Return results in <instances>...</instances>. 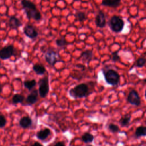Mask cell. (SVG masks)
I'll return each instance as SVG.
<instances>
[{
  "label": "cell",
  "instance_id": "1",
  "mask_svg": "<svg viewBox=\"0 0 146 146\" xmlns=\"http://www.w3.org/2000/svg\"><path fill=\"white\" fill-rule=\"evenodd\" d=\"M21 5L29 19H33L35 21L41 19L40 12L37 9L36 5L33 2L29 0H21Z\"/></svg>",
  "mask_w": 146,
  "mask_h": 146
},
{
  "label": "cell",
  "instance_id": "2",
  "mask_svg": "<svg viewBox=\"0 0 146 146\" xmlns=\"http://www.w3.org/2000/svg\"><path fill=\"white\" fill-rule=\"evenodd\" d=\"M88 87L86 83H80L68 91L69 95L74 99L82 98L86 97L88 94Z\"/></svg>",
  "mask_w": 146,
  "mask_h": 146
},
{
  "label": "cell",
  "instance_id": "3",
  "mask_svg": "<svg viewBox=\"0 0 146 146\" xmlns=\"http://www.w3.org/2000/svg\"><path fill=\"white\" fill-rule=\"evenodd\" d=\"M124 22L123 19L119 16L113 15L108 22V25L111 30L115 33L121 32L124 26Z\"/></svg>",
  "mask_w": 146,
  "mask_h": 146
},
{
  "label": "cell",
  "instance_id": "4",
  "mask_svg": "<svg viewBox=\"0 0 146 146\" xmlns=\"http://www.w3.org/2000/svg\"><path fill=\"white\" fill-rule=\"evenodd\" d=\"M105 80L107 84L112 86H117L120 82V75L117 71L113 69H108L103 71Z\"/></svg>",
  "mask_w": 146,
  "mask_h": 146
},
{
  "label": "cell",
  "instance_id": "5",
  "mask_svg": "<svg viewBox=\"0 0 146 146\" xmlns=\"http://www.w3.org/2000/svg\"><path fill=\"white\" fill-rule=\"evenodd\" d=\"M39 84V94L41 98H45L49 92V83L48 78L47 76H45L40 79L38 82Z\"/></svg>",
  "mask_w": 146,
  "mask_h": 146
},
{
  "label": "cell",
  "instance_id": "6",
  "mask_svg": "<svg viewBox=\"0 0 146 146\" xmlns=\"http://www.w3.org/2000/svg\"><path fill=\"white\" fill-rule=\"evenodd\" d=\"M15 54V48L13 45H9L0 50V59L5 60L9 59Z\"/></svg>",
  "mask_w": 146,
  "mask_h": 146
},
{
  "label": "cell",
  "instance_id": "7",
  "mask_svg": "<svg viewBox=\"0 0 146 146\" xmlns=\"http://www.w3.org/2000/svg\"><path fill=\"white\" fill-rule=\"evenodd\" d=\"M127 101L131 104L135 106H139L141 104L140 97L138 92L135 90H132L129 92L127 96Z\"/></svg>",
  "mask_w": 146,
  "mask_h": 146
},
{
  "label": "cell",
  "instance_id": "8",
  "mask_svg": "<svg viewBox=\"0 0 146 146\" xmlns=\"http://www.w3.org/2000/svg\"><path fill=\"white\" fill-rule=\"evenodd\" d=\"M23 33L26 36L30 39H34L38 37V32L36 29L31 25L27 24L23 27Z\"/></svg>",
  "mask_w": 146,
  "mask_h": 146
},
{
  "label": "cell",
  "instance_id": "9",
  "mask_svg": "<svg viewBox=\"0 0 146 146\" xmlns=\"http://www.w3.org/2000/svg\"><path fill=\"white\" fill-rule=\"evenodd\" d=\"M44 58L47 63L52 66H54L58 62L57 54L53 50L47 51L45 54Z\"/></svg>",
  "mask_w": 146,
  "mask_h": 146
},
{
  "label": "cell",
  "instance_id": "10",
  "mask_svg": "<svg viewBox=\"0 0 146 146\" xmlns=\"http://www.w3.org/2000/svg\"><path fill=\"white\" fill-rule=\"evenodd\" d=\"M95 24L97 27L100 28H103L106 26V16L102 10H99L95 17Z\"/></svg>",
  "mask_w": 146,
  "mask_h": 146
},
{
  "label": "cell",
  "instance_id": "11",
  "mask_svg": "<svg viewBox=\"0 0 146 146\" xmlns=\"http://www.w3.org/2000/svg\"><path fill=\"white\" fill-rule=\"evenodd\" d=\"M38 91L36 90H33L26 99V104L29 106L35 104L38 100Z\"/></svg>",
  "mask_w": 146,
  "mask_h": 146
},
{
  "label": "cell",
  "instance_id": "12",
  "mask_svg": "<svg viewBox=\"0 0 146 146\" xmlns=\"http://www.w3.org/2000/svg\"><path fill=\"white\" fill-rule=\"evenodd\" d=\"M9 25L11 29H17L22 25L21 21L15 16H11L9 21Z\"/></svg>",
  "mask_w": 146,
  "mask_h": 146
},
{
  "label": "cell",
  "instance_id": "13",
  "mask_svg": "<svg viewBox=\"0 0 146 146\" xmlns=\"http://www.w3.org/2000/svg\"><path fill=\"white\" fill-rule=\"evenodd\" d=\"M102 4L106 6L116 8L121 4V0H103Z\"/></svg>",
  "mask_w": 146,
  "mask_h": 146
},
{
  "label": "cell",
  "instance_id": "14",
  "mask_svg": "<svg viewBox=\"0 0 146 146\" xmlns=\"http://www.w3.org/2000/svg\"><path fill=\"white\" fill-rule=\"evenodd\" d=\"M51 133V131L49 128H46L43 129H42L37 132L36 133V137L38 139L43 140H45L48 137V136L50 135Z\"/></svg>",
  "mask_w": 146,
  "mask_h": 146
},
{
  "label": "cell",
  "instance_id": "15",
  "mask_svg": "<svg viewBox=\"0 0 146 146\" xmlns=\"http://www.w3.org/2000/svg\"><path fill=\"white\" fill-rule=\"evenodd\" d=\"M32 120L29 116H25L19 120V125L23 128H27L31 126Z\"/></svg>",
  "mask_w": 146,
  "mask_h": 146
},
{
  "label": "cell",
  "instance_id": "16",
  "mask_svg": "<svg viewBox=\"0 0 146 146\" xmlns=\"http://www.w3.org/2000/svg\"><path fill=\"white\" fill-rule=\"evenodd\" d=\"M33 69L35 71V72L38 75H42L46 72L45 67L43 65L39 64H34L33 67Z\"/></svg>",
  "mask_w": 146,
  "mask_h": 146
},
{
  "label": "cell",
  "instance_id": "17",
  "mask_svg": "<svg viewBox=\"0 0 146 146\" xmlns=\"http://www.w3.org/2000/svg\"><path fill=\"white\" fill-rule=\"evenodd\" d=\"M135 135L136 137H139L141 136H145L146 135V127L144 126H140L137 127L135 131Z\"/></svg>",
  "mask_w": 146,
  "mask_h": 146
},
{
  "label": "cell",
  "instance_id": "18",
  "mask_svg": "<svg viewBox=\"0 0 146 146\" xmlns=\"http://www.w3.org/2000/svg\"><path fill=\"white\" fill-rule=\"evenodd\" d=\"M94 136H93V135L88 132L84 133L82 136V140L85 143H90L92 142L94 140Z\"/></svg>",
  "mask_w": 146,
  "mask_h": 146
},
{
  "label": "cell",
  "instance_id": "19",
  "mask_svg": "<svg viewBox=\"0 0 146 146\" xmlns=\"http://www.w3.org/2000/svg\"><path fill=\"white\" fill-rule=\"evenodd\" d=\"M24 86L28 90L31 91L36 84V82L35 79H32L30 80H25L24 82Z\"/></svg>",
  "mask_w": 146,
  "mask_h": 146
},
{
  "label": "cell",
  "instance_id": "20",
  "mask_svg": "<svg viewBox=\"0 0 146 146\" xmlns=\"http://www.w3.org/2000/svg\"><path fill=\"white\" fill-rule=\"evenodd\" d=\"M93 56V52L91 50H86L80 55V57L85 60H90Z\"/></svg>",
  "mask_w": 146,
  "mask_h": 146
},
{
  "label": "cell",
  "instance_id": "21",
  "mask_svg": "<svg viewBox=\"0 0 146 146\" xmlns=\"http://www.w3.org/2000/svg\"><path fill=\"white\" fill-rule=\"evenodd\" d=\"M25 97L23 95H21V94H15L13 98H12V102L14 104H17V103H22L23 100H24Z\"/></svg>",
  "mask_w": 146,
  "mask_h": 146
},
{
  "label": "cell",
  "instance_id": "22",
  "mask_svg": "<svg viewBox=\"0 0 146 146\" xmlns=\"http://www.w3.org/2000/svg\"><path fill=\"white\" fill-rule=\"evenodd\" d=\"M131 117L130 115H126L124 117H122L119 121V123L121 127H125L128 125L131 121Z\"/></svg>",
  "mask_w": 146,
  "mask_h": 146
},
{
  "label": "cell",
  "instance_id": "23",
  "mask_svg": "<svg viewBox=\"0 0 146 146\" xmlns=\"http://www.w3.org/2000/svg\"><path fill=\"white\" fill-rule=\"evenodd\" d=\"M55 43H56V44L60 47H64L67 44V42L66 41L64 36H62V38L57 39L55 41Z\"/></svg>",
  "mask_w": 146,
  "mask_h": 146
},
{
  "label": "cell",
  "instance_id": "24",
  "mask_svg": "<svg viewBox=\"0 0 146 146\" xmlns=\"http://www.w3.org/2000/svg\"><path fill=\"white\" fill-rule=\"evenodd\" d=\"M75 17L79 22H83L86 19V15L83 11H78L75 14Z\"/></svg>",
  "mask_w": 146,
  "mask_h": 146
},
{
  "label": "cell",
  "instance_id": "25",
  "mask_svg": "<svg viewBox=\"0 0 146 146\" xmlns=\"http://www.w3.org/2000/svg\"><path fill=\"white\" fill-rule=\"evenodd\" d=\"M108 129L110 131H111L112 133H116L119 131V127L114 124H110L108 126Z\"/></svg>",
  "mask_w": 146,
  "mask_h": 146
},
{
  "label": "cell",
  "instance_id": "26",
  "mask_svg": "<svg viewBox=\"0 0 146 146\" xmlns=\"http://www.w3.org/2000/svg\"><path fill=\"white\" fill-rule=\"evenodd\" d=\"M145 59L143 57L138 58L136 60V66L137 67H143L145 64Z\"/></svg>",
  "mask_w": 146,
  "mask_h": 146
},
{
  "label": "cell",
  "instance_id": "27",
  "mask_svg": "<svg viewBox=\"0 0 146 146\" xmlns=\"http://www.w3.org/2000/svg\"><path fill=\"white\" fill-rule=\"evenodd\" d=\"M119 51V50L115 51V52H112V59L115 62L119 61L120 60V56L118 54Z\"/></svg>",
  "mask_w": 146,
  "mask_h": 146
},
{
  "label": "cell",
  "instance_id": "28",
  "mask_svg": "<svg viewBox=\"0 0 146 146\" xmlns=\"http://www.w3.org/2000/svg\"><path fill=\"white\" fill-rule=\"evenodd\" d=\"M6 124V119L3 115H0V128L5 127Z\"/></svg>",
  "mask_w": 146,
  "mask_h": 146
},
{
  "label": "cell",
  "instance_id": "29",
  "mask_svg": "<svg viewBox=\"0 0 146 146\" xmlns=\"http://www.w3.org/2000/svg\"><path fill=\"white\" fill-rule=\"evenodd\" d=\"M54 146H66V145H65V144L63 142L59 141V142L56 143Z\"/></svg>",
  "mask_w": 146,
  "mask_h": 146
},
{
  "label": "cell",
  "instance_id": "30",
  "mask_svg": "<svg viewBox=\"0 0 146 146\" xmlns=\"http://www.w3.org/2000/svg\"><path fill=\"white\" fill-rule=\"evenodd\" d=\"M31 146H43V145L42 144H40V143H39V142H35Z\"/></svg>",
  "mask_w": 146,
  "mask_h": 146
},
{
  "label": "cell",
  "instance_id": "31",
  "mask_svg": "<svg viewBox=\"0 0 146 146\" xmlns=\"http://www.w3.org/2000/svg\"><path fill=\"white\" fill-rule=\"evenodd\" d=\"M2 85L0 83V93L2 92Z\"/></svg>",
  "mask_w": 146,
  "mask_h": 146
},
{
  "label": "cell",
  "instance_id": "32",
  "mask_svg": "<svg viewBox=\"0 0 146 146\" xmlns=\"http://www.w3.org/2000/svg\"><path fill=\"white\" fill-rule=\"evenodd\" d=\"M87 146H92V145H87Z\"/></svg>",
  "mask_w": 146,
  "mask_h": 146
},
{
  "label": "cell",
  "instance_id": "33",
  "mask_svg": "<svg viewBox=\"0 0 146 146\" xmlns=\"http://www.w3.org/2000/svg\"><path fill=\"white\" fill-rule=\"evenodd\" d=\"M0 66H1V62H0Z\"/></svg>",
  "mask_w": 146,
  "mask_h": 146
}]
</instances>
